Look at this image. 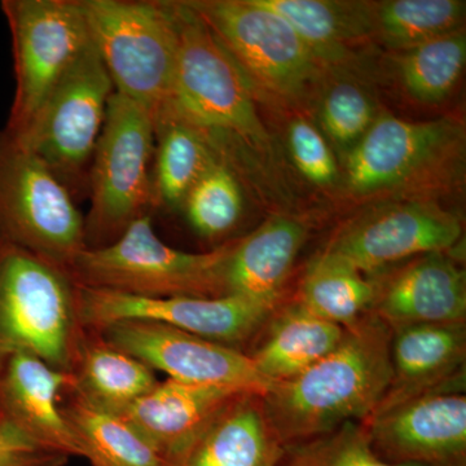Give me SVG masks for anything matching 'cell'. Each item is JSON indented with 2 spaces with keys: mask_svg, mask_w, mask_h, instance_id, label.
<instances>
[{
  "mask_svg": "<svg viewBox=\"0 0 466 466\" xmlns=\"http://www.w3.org/2000/svg\"><path fill=\"white\" fill-rule=\"evenodd\" d=\"M69 458L0 433V466H66Z\"/></svg>",
  "mask_w": 466,
  "mask_h": 466,
  "instance_id": "836d02e7",
  "label": "cell"
},
{
  "mask_svg": "<svg viewBox=\"0 0 466 466\" xmlns=\"http://www.w3.org/2000/svg\"><path fill=\"white\" fill-rule=\"evenodd\" d=\"M104 339L150 370L175 381L219 386L265 395L271 383L263 379L249 354L149 320L116 321L100 329Z\"/></svg>",
  "mask_w": 466,
  "mask_h": 466,
  "instance_id": "8fae6325",
  "label": "cell"
},
{
  "mask_svg": "<svg viewBox=\"0 0 466 466\" xmlns=\"http://www.w3.org/2000/svg\"><path fill=\"white\" fill-rule=\"evenodd\" d=\"M279 466H422L397 464L380 458L360 422H349L330 433L288 447Z\"/></svg>",
  "mask_w": 466,
  "mask_h": 466,
  "instance_id": "4dcf8cb0",
  "label": "cell"
},
{
  "mask_svg": "<svg viewBox=\"0 0 466 466\" xmlns=\"http://www.w3.org/2000/svg\"><path fill=\"white\" fill-rule=\"evenodd\" d=\"M112 79L92 42L61 76L26 134L16 142L41 158L73 198L88 173L106 121Z\"/></svg>",
  "mask_w": 466,
  "mask_h": 466,
  "instance_id": "ba28073f",
  "label": "cell"
},
{
  "mask_svg": "<svg viewBox=\"0 0 466 466\" xmlns=\"http://www.w3.org/2000/svg\"><path fill=\"white\" fill-rule=\"evenodd\" d=\"M319 116L328 137L349 153L376 121L375 100L361 86L339 82L325 91Z\"/></svg>",
  "mask_w": 466,
  "mask_h": 466,
  "instance_id": "1f68e13d",
  "label": "cell"
},
{
  "mask_svg": "<svg viewBox=\"0 0 466 466\" xmlns=\"http://www.w3.org/2000/svg\"><path fill=\"white\" fill-rule=\"evenodd\" d=\"M187 5L210 27L251 87L294 100L317 76L315 51L288 21L257 0H195Z\"/></svg>",
  "mask_w": 466,
  "mask_h": 466,
  "instance_id": "30bf717a",
  "label": "cell"
},
{
  "mask_svg": "<svg viewBox=\"0 0 466 466\" xmlns=\"http://www.w3.org/2000/svg\"><path fill=\"white\" fill-rule=\"evenodd\" d=\"M459 218L433 204L410 202L377 211L343 229L328 247L373 275L386 267L431 253H446L461 238Z\"/></svg>",
  "mask_w": 466,
  "mask_h": 466,
  "instance_id": "9a60e30c",
  "label": "cell"
},
{
  "mask_svg": "<svg viewBox=\"0 0 466 466\" xmlns=\"http://www.w3.org/2000/svg\"><path fill=\"white\" fill-rule=\"evenodd\" d=\"M72 385V373L54 370L30 352L0 359V433L82 458L81 444L60 410L61 394Z\"/></svg>",
  "mask_w": 466,
  "mask_h": 466,
  "instance_id": "2e32d148",
  "label": "cell"
},
{
  "mask_svg": "<svg viewBox=\"0 0 466 466\" xmlns=\"http://www.w3.org/2000/svg\"><path fill=\"white\" fill-rule=\"evenodd\" d=\"M78 288L79 320L85 328L100 330L116 321L149 320L235 349L250 339L272 311L238 296L143 299Z\"/></svg>",
  "mask_w": 466,
  "mask_h": 466,
  "instance_id": "7c38bea8",
  "label": "cell"
},
{
  "mask_svg": "<svg viewBox=\"0 0 466 466\" xmlns=\"http://www.w3.org/2000/svg\"><path fill=\"white\" fill-rule=\"evenodd\" d=\"M0 8L11 35L16 82L3 130L20 140L91 36L79 0H3Z\"/></svg>",
  "mask_w": 466,
  "mask_h": 466,
  "instance_id": "9c48e42d",
  "label": "cell"
},
{
  "mask_svg": "<svg viewBox=\"0 0 466 466\" xmlns=\"http://www.w3.org/2000/svg\"><path fill=\"white\" fill-rule=\"evenodd\" d=\"M78 289L66 269L0 240V359L30 352L72 373L84 333Z\"/></svg>",
  "mask_w": 466,
  "mask_h": 466,
  "instance_id": "7a4b0ae2",
  "label": "cell"
},
{
  "mask_svg": "<svg viewBox=\"0 0 466 466\" xmlns=\"http://www.w3.org/2000/svg\"><path fill=\"white\" fill-rule=\"evenodd\" d=\"M220 157L216 135L162 110L155 118L153 208L180 210L192 187Z\"/></svg>",
  "mask_w": 466,
  "mask_h": 466,
  "instance_id": "603a6c76",
  "label": "cell"
},
{
  "mask_svg": "<svg viewBox=\"0 0 466 466\" xmlns=\"http://www.w3.org/2000/svg\"><path fill=\"white\" fill-rule=\"evenodd\" d=\"M60 410L92 466H171L125 419L90 406L70 386Z\"/></svg>",
  "mask_w": 466,
  "mask_h": 466,
  "instance_id": "d4e9b609",
  "label": "cell"
},
{
  "mask_svg": "<svg viewBox=\"0 0 466 466\" xmlns=\"http://www.w3.org/2000/svg\"><path fill=\"white\" fill-rule=\"evenodd\" d=\"M370 444L397 464L460 466L466 452V397L438 391L401 401L368 420Z\"/></svg>",
  "mask_w": 466,
  "mask_h": 466,
  "instance_id": "5bb4252c",
  "label": "cell"
},
{
  "mask_svg": "<svg viewBox=\"0 0 466 466\" xmlns=\"http://www.w3.org/2000/svg\"><path fill=\"white\" fill-rule=\"evenodd\" d=\"M91 42L116 94L159 115L170 103L177 58L170 2L79 0Z\"/></svg>",
  "mask_w": 466,
  "mask_h": 466,
  "instance_id": "277c9868",
  "label": "cell"
},
{
  "mask_svg": "<svg viewBox=\"0 0 466 466\" xmlns=\"http://www.w3.org/2000/svg\"><path fill=\"white\" fill-rule=\"evenodd\" d=\"M465 324H420L392 330L391 382L376 413L429 392L455 391L465 373Z\"/></svg>",
  "mask_w": 466,
  "mask_h": 466,
  "instance_id": "ac0fdd59",
  "label": "cell"
},
{
  "mask_svg": "<svg viewBox=\"0 0 466 466\" xmlns=\"http://www.w3.org/2000/svg\"><path fill=\"white\" fill-rule=\"evenodd\" d=\"M345 328L309 312L299 302L284 309L265 341L249 357L263 379L288 381L305 372L341 342Z\"/></svg>",
  "mask_w": 466,
  "mask_h": 466,
  "instance_id": "cb8c5ba5",
  "label": "cell"
},
{
  "mask_svg": "<svg viewBox=\"0 0 466 466\" xmlns=\"http://www.w3.org/2000/svg\"><path fill=\"white\" fill-rule=\"evenodd\" d=\"M155 116L113 92L88 173L87 249L116 241L135 220L152 216Z\"/></svg>",
  "mask_w": 466,
  "mask_h": 466,
  "instance_id": "5b68a950",
  "label": "cell"
},
{
  "mask_svg": "<svg viewBox=\"0 0 466 466\" xmlns=\"http://www.w3.org/2000/svg\"><path fill=\"white\" fill-rule=\"evenodd\" d=\"M241 392L167 379L158 381L119 416L168 464L177 466L211 420Z\"/></svg>",
  "mask_w": 466,
  "mask_h": 466,
  "instance_id": "d6986e66",
  "label": "cell"
},
{
  "mask_svg": "<svg viewBox=\"0 0 466 466\" xmlns=\"http://www.w3.org/2000/svg\"><path fill=\"white\" fill-rule=\"evenodd\" d=\"M306 236L303 223L275 217L242 240L233 241L223 271L225 296L274 309Z\"/></svg>",
  "mask_w": 466,
  "mask_h": 466,
  "instance_id": "44dd1931",
  "label": "cell"
},
{
  "mask_svg": "<svg viewBox=\"0 0 466 466\" xmlns=\"http://www.w3.org/2000/svg\"><path fill=\"white\" fill-rule=\"evenodd\" d=\"M0 240L69 271L86 247L85 216L41 158L0 130Z\"/></svg>",
  "mask_w": 466,
  "mask_h": 466,
  "instance_id": "52a82bcc",
  "label": "cell"
},
{
  "mask_svg": "<svg viewBox=\"0 0 466 466\" xmlns=\"http://www.w3.org/2000/svg\"><path fill=\"white\" fill-rule=\"evenodd\" d=\"M232 245L208 253L174 249L156 235L149 214L112 244L82 251L67 272L78 287L143 299L222 297Z\"/></svg>",
  "mask_w": 466,
  "mask_h": 466,
  "instance_id": "3957f363",
  "label": "cell"
},
{
  "mask_svg": "<svg viewBox=\"0 0 466 466\" xmlns=\"http://www.w3.org/2000/svg\"><path fill=\"white\" fill-rule=\"evenodd\" d=\"M288 142L294 164L306 179L319 187L336 183L339 177L336 158L315 126L305 119L291 122Z\"/></svg>",
  "mask_w": 466,
  "mask_h": 466,
  "instance_id": "d6a6232c",
  "label": "cell"
},
{
  "mask_svg": "<svg viewBox=\"0 0 466 466\" xmlns=\"http://www.w3.org/2000/svg\"><path fill=\"white\" fill-rule=\"evenodd\" d=\"M170 3L179 45L167 108L211 133L266 144L253 87L240 67L187 2Z\"/></svg>",
  "mask_w": 466,
  "mask_h": 466,
  "instance_id": "8992f818",
  "label": "cell"
},
{
  "mask_svg": "<svg viewBox=\"0 0 466 466\" xmlns=\"http://www.w3.org/2000/svg\"><path fill=\"white\" fill-rule=\"evenodd\" d=\"M285 451L262 395L241 392L211 420L177 466H279Z\"/></svg>",
  "mask_w": 466,
  "mask_h": 466,
  "instance_id": "ffe728a7",
  "label": "cell"
},
{
  "mask_svg": "<svg viewBox=\"0 0 466 466\" xmlns=\"http://www.w3.org/2000/svg\"><path fill=\"white\" fill-rule=\"evenodd\" d=\"M465 9L461 0H386L370 3V25L389 47L407 51L461 29Z\"/></svg>",
  "mask_w": 466,
  "mask_h": 466,
  "instance_id": "83f0119b",
  "label": "cell"
},
{
  "mask_svg": "<svg viewBox=\"0 0 466 466\" xmlns=\"http://www.w3.org/2000/svg\"><path fill=\"white\" fill-rule=\"evenodd\" d=\"M391 337L390 328L368 312L346 328L333 351L262 395L287 449L373 416L391 382Z\"/></svg>",
  "mask_w": 466,
  "mask_h": 466,
  "instance_id": "6da1fadb",
  "label": "cell"
},
{
  "mask_svg": "<svg viewBox=\"0 0 466 466\" xmlns=\"http://www.w3.org/2000/svg\"><path fill=\"white\" fill-rule=\"evenodd\" d=\"M73 391L86 403L121 415L157 385L155 370L104 339L100 330L84 327L75 368Z\"/></svg>",
  "mask_w": 466,
  "mask_h": 466,
  "instance_id": "7402d4cb",
  "label": "cell"
},
{
  "mask_svg": "<svg viewBox=\"0 0 466 466\" xmlns=\"http://www.w3.org/2000/svg\"><path fill=\"white\" fill-rule=\"evenodd\" d=\"M370 312L391 330L410 325L465 323L464 269L446 253L416 257L390 280L375 283Z\"/></svg>",
  "mask_w": 466,
  "mask_h": 466,
  "instance_id": "e0dca14e",
  "label": "cell"
},
{
  "mask_svg": "<svg viewBox=\"0 0 466 466\" xmlns=\"http://www.w3.org/2000/svg\"><path fill=\"white\" fill-rule=\"evenodd\" d=\"M242 208L240 183L226 159L220 157L192 187L180 210L198 235L217 240L235 228Z\"/></svg>",
  "mask_w": 466,
  "mask_h": 466,
  "instance_id": "f546056e",
  "label": "cell"
},
{
  "mask_svg": "<svg viewBox=\"0 0 466 466\" xmlns=\"http://www.w3.org/2000/svg\"><path fill=\"white\" fill-rule=\"evenodd\" d=\"M460 137L461 128L451 119L412 122L377 116L346 156V184L358 195L406 186L455 148Z\"/></svg>",
  "mask_w": 466,
  "mask_h": 466,
  "instance_id": "4fadbf2b",
  "label": "cell"
},
{
  "mask_svg": "<svg viewBox=\"0 0 466 466\" xmlns=\"http://www.w3.org/2000/svg\"><path fill=\"white\" fill-rule=\"evenodd\" d=\"M283 17L318 57H325L342 43L372 34L370 3L329 0H257Z\"/></svg>",
  "mask_w": 466,
  "mask_h": 466,
  "instance_id": "4316f807",
  "label": "cell"
},
{
  "mask_svg": "<svg viewBox=\"0 0 466 466\" xmlns=\"http://www.w3.org/2000/svg\"><path fill=\"white\" fill-rule=\"evenodd\" d=\"M465 61V33L444 34L406 51L400 67L401 84L420 103H441L458 84Z\"/></svg>",
  "mask_w": 466,
  "mask_h": 466,
  "instance_id": "f1b7e54d",
  "label": "cell"
},
{
  "mask_svg": "<svg viewBox=\"0 0 466 466\" xmlns=\"http://www.w3.org/2000/svg\"><path fill=\"white\" fill-rule=\"evenodd\" d=\"M373 299L375 281L348 260L325 250L309 265L299 303L346 329L370 311Z\"/></svg>",
  "mask_w": 466,
  "mask_h": 466,
  "instance_id": "484cf974",
  "label": "cell"
}]
</instances>
